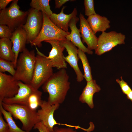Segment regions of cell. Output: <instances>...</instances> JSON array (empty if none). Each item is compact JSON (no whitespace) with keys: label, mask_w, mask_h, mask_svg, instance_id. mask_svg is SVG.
Listing matches in <instances>:
<instances>
[{"label":"cell","mask_w":132,"mask_h":132,"mask_svg":"<svg viewBox=\"0 0 132 132\" xmlns=\"http://www.w3.org/2000/svg\"><path fill=\"white\" fill-rule=\"evenodd\" d=\"M69 76L65 69L54 73L44 84L42 89L49 94L48 102L51 105L62 103L70 88Z\"/></svg>","instance_id":"cell-1"},{"label":"cell","mask_w":132,"mask_h":132,"mask_svg":"<svg viewBox=\"0 0 132 132\" xmlns=\"http://www.w3.org/2000/svg\"><path fill=\"white\" fill-rule=\"evenodd\" d=\"M36 55L35 50L29 51L26 48L21 52L17 59L16 71L13 76L17 81L30 84L35 66Z\"/></svg>","instance_id":"cell-2"},{"label":"cell","mask_w":132,"mask_h":132,"mask_svg":"<svg viewBox=\"0 0 132 132\" xmlns=\"http://www.w3.org/2000/svg\"><path fill=\"white\" fill-rule=\"evenodd\" d=\"M2 107L10 112L16 119L19 120L22 124V129L30 132L35 125L40 121L36 110L24 105L17 104H7L1 102Z\"/></svg>","instance_id":"cell-3"},{"label":"cell","mask_w":132,"mask_h":132,"mask_svg":"<svg viewBox=\"0 0 132 132\" xmlns=\"http://www.w3.org/2000/svg\"><path fill=\"white\" fill-rule=\"evenodd\" d=\"M37 55L33 77L30 84L38 89L53 74V66L47 56L40 52L35 46Z\"/></svg>","instance_id":"cell-4"},{"label":"cell","mask_w":132,"mask_h":132,"mask_svg":"<svg viewBox=\"0 0 132 132\" xmlns=\"http://www.w3.org/2000/svg\"><path fill=\"white\" fill-rule=\"evenodd\" d=\"M18 1L13 0L9 7L0 11V24L7 25L13 32L25 24L28 13L20 10Z\"/></svg>","instance_id":"cell-5"},{"label":"cell","mask_w":132,"mask_h":132,"mask_svg":"<svg viewBox=\"0 0 132 132\" xmlns=\"http://www.w3.org/2000/svg\"><path fill=\"white\" fill-rule=\"evenodd\" d=\"M42 13L43 22L42 28L37 37L30 43L31 45L40 47L42 46V42L43 41L53 40L60 41L66 40V36L70 32H65L58 28L47 15Z\"/></svg>","instance_id":"cell-6"},{"label":"cell","mask_w":132,"mask_h":132,"mask_svg":"<svg viewBox=\"0 0 132 132\" xmlns=\"http://www.w3.org/2000/svg\"><path fill=\"white\" fill-rule=\"evenodd\" d=\"M126 38L125 35L115 31L102 32L98 37L95 54L100 55L111 50L118 45L124 44Z\"/></svg>","instance_id":"cell-7"},{"label":"cell","mask_w":132,"mask_h":132,"mask_svg":"<svg viewBox=\"0 0 132 132\" xmlns=\"http://www.w3.org/2000/svg\"><path fill=\"white\" fill-rule=\"evenodd\" d=\"M28 11L26 21L22 27L27 34V44H30L37 37L41 30L43 16L42 12L32 8Z\"/></svg>","instance_id":"cell-8"},{"label":"cell","mask_w":132,"mask_h":132,"mask_svg":"<svg viewBox=\"0 0 132 132\" xmlns=\"http://www.w3.org/2000/svg\"><path fill=\"white\" fill-rule=\"evenodd\" d=\"M60 45L66 49L68 55L64 56V58L73 69L77 76V80L78 82L83 79V75L80 71L78 65L79 58L78 55V49L71 42L66 40L60 41Z\"/></svg>","instance_id":"cell-9"},{"label":"cell","mask_w":132,"mask_h":132,"mask_svg":"<svg viewBox=\"0 0 132 132\" xmlns=\"http://www.w3.org/2000/svg\"><path fill=\"white\" fill-rule=\"evenodd\" d=\"M59 106L58 104L51 105L47 101L43 100L40 106L41 109L37 111L40 121L48 128L50 132H53L55 126L58 124L54 118V115Z\"/></svg>","instance_id":"cell-10"},{"label":"cell","mask_w":132,"mask_h":132,"mask_svg":"<svg viewBox=\"0 0 132 132\" xmlns=\"http://www.w3.org/2000/svg\"><path fill=\"white\" fill-rule=\"evenodd\" d=\"M18 81L11 75L0 72V103L4 98H10L18 92Z\"/></svg>","instance_id":"cell-11"},{"label":"cell","mask_w":132,"mask_h":132,"mask_svg":"<svg viewBox=\"0 0 132 132\" xmlns=\"http://www.w3.org/2000/svg\"><path fill=\"white\" fill-rule=\"evenodd\" d=\"M60 41L53 40L45 42L50 44L52 48L47 58L51 62L53 67L60 69L67 68V64L64 58L63 52L65 48L60 44Z\"/></svg>","instance_id":"cell-12"},{"label":"cell","mask_w":132,"mask_h":132,"mask_svg":"<svg viewBox=\"0 0 132 132\" xmlns=\"http://www.w3.org/2000/svg\"><path fill=\"white\" fill-rule=\"evenodd\" d=\"M79 30L83 43H85L87 48L92 50H95L98 44V37L93 33L84 15L80 13Z\"/></svg>","instance_id":"cell-13"},{"label":"cell","mask_w":132,"mask_h":132,"mask_svg":"<svg viewBox=\"0 0 132 132\" xmlns=\"http://www.w3.org/2000/svg\"><path fill=\"white\" fill-rule=\"evenodd\" d=\"M19 88L17 93L13 97L4 98L2 102L7 104H17L27 106L30 94L36 89L30 84L18 81Z\"/></svg>","instance_id":"cell-14"},{"label":"cell","mask_w":132,"mask_h":132,"mask_svg":"<svg viewBox=\"0 0 132 132\" xmlns=\"http://www.w3.org/2000/svg\"><path fill=\"white\" fill-rule=\"evenodd\" d=\"M27 39V34L22 27L18 28L13 32L12 36L10 39L12 43V49L15 55L14 64L15 68L19 54L26 48Z\"/></svg>","instance_id":"cell-15"},{"label":"cell","mask_w":132,"mask_h":132,"mask_svg":"<svg viewBox=\"0 0 132 132\" xmlns=\"http://www.w3.org/2000/svg\"><path fill=\"white\" fill-rule=\"evenodd\" d=\"M79 19L76 16L72 18L69 25L71 30L70 33L66 36V40L71 42L78 49L85 53L89 55H92L93 52L89 49L84 45L81 39V35L79 30L77 27L76 24Z\"/></svg>","instance_id":"cell-16"},{"label":"cell","mask_w":132,"mask_h":132,"mask_svg":"<svg viewBox=\"0 0 132 132\" xmlns=\"http://www.w3.org/2000/svg\"><path fill=\"white\" fill-rule=\"evenodd\" d=\"M66 7L65 6H63L59 13H53L49 17L51 20L58 28L65 32H68L69 22L72 18L76 16L77 11L76 8H75L70 14H65L64 11Z\"/></svg>","instance_id":"cell-17"},{"label":"cell","mask_w":132,"mask_h":132,"mask_svg":"<svg viewBox=\"0 0 132 132\" xmlns=\"http://www.w3.org/2000/svg\"><path fill=\"white\" fill-rule=\"evenodd\" d=\"M101 88L96 80L92 79L87 82V84L80 95L79 100L82 103H86L91 109L94 107L93 96L96 93L99 92Z\"/></svg>","instance_id":"cell-18"},{"label":"cell","mask_w":132,"mask_h":132,"mask_svg":"<svg viewBox=\"0 0 132 132\" xmlns=\"http://www.w3.org/2000/svg\"><path fill=\"white\" fill-rule=\"evenodd\" d=\"M87 20L95 34L98 32H105L110 27V22L108 19L97 14L88 17Z\"/></svg>","instance_id":"cell-19"},{"label":"cell","mask_w":132,"mask_h":132,"mask_svg":"<svg viewBox=\"0 0 132 132\" xmlns=\"http://www.w3.org/2000/svg\"><path fill=\"white\" fill-rule=\"evenodd\" d=\"M12 43L9 38L0 39V58L11 61L14 63L15 55L12 47Z\"/></svg>","instance_id":"cell-20"},{"label":"cell","mask_w":132,"mask_h":132,"mask_svg":"<svg viewBox=\"0 0 132 132\" xmlns=\"http://www.w3.org/2000/svg\"><path fill=\"white\" fill-rule=\"evenodd\" d=\"M50 0H32L30 5L32 8L36 10L46 14L48 17L53 12L49 4Z\"/></svg>","instance_id":"cell-21"},{"label":"cell","mask_w":132,"mask_h":132,"mask_svg":"<svg viewBox=\"0 0 132 132\" xmlns=\"http://www.w3.org/2000/svg\"><path fill=\"white\" fill-rule=\"evenodd\" d=\"M85 53L78 49V56L82 62L84 72L83 77L87 82L91 81L93 79L91 68Z\"/></svg>","instance_id":"cell-22"},{"label":"cell","mask_w":132,"mask_h":132,"mask_svg":"<svg viewBox=\"0 0 132 132\" xmlns=\"http://www.w3.org/2000/svg\"><path fill=\"white\" fill-rule=\"evenodd\" d=\"M0 111L2 113L8 124L10 132H31L25 131L20 128L13 119L12 114L3 108L1 103H0Z\"/></svg>","instance_id":"cell-23"},{"label":"cell","mask_w":132,"mask_h":132,"mask_svg":"<svg viewBox=\"0 0 132 132\" xmlns=\"http://www.w3.org/2000/svg\"><path fill=\"white\" fill-rule=\"evenodd\" d=\"M42 93L38 89H36L30 95L28 99L27 106L35 110L40 107L43 100L41 99Z\"/></svg>","instance_id":"cell-24"},{"label":"cell","mask_w":132,"mask_h":132,"mask_svg":"<svg viewBox=\"0 0 132 132\" xmlns=\"http://www.w3.org/2000/svg\"><path fill=\"white\" fill-rule=\"evenodd\" d=\"M15 71V67L13 62L0 58V72H7L13 76Z\"/></svg>","instance_id":"cell-25"},{"label":"cell","mask_w":132,"mask_h":132,"mask_svg":"<svg viewBox=\"0 0 132 132\" xmlns=\"http://www.w3.org/2000/svg\"><path fill=\"white\" fill-rule=\"evenodd\" d=\"M84 4L85 8V13L88 17L97 14L94 8L93 0H84Z\"/></svg>","instance_id":"cell-26"},{"label":"cell","mask_w":132,"mask_h":132,"mask_svg":"<svg viewBox=\"0 0 132 132\" xmlns=\"http://www.w3.org/2000/svg\"><path fill=\"white\" fill-rule=\"evenodd\" d=\"M13 32L7 25L0 24V38L10 39L12 36Z\"/></svg>","instance_id":"cell-27"},{"label":"cell","mask_w":132,"mask_h":132,"mask_svg":"<svg viewBox=\"0 0 132 132\" xmlns=\"http://www.w3.org/2000/svg\"><path fill=\"white\" fill-rule=\"evenodd\" d=\"M121 80L117 79L116 81L119 84L123 93L127 95L132 90L127 83L123 80L122 77H121Z\"/></svg>","instance_id":"cell-28"},{"label":"cell","mask_w":132,"mask_h":132,"mask_svg":"<svg viewBox=\"0 0 132 132\" xmlns=\"http://www.w3.org/2000/svg\"><path fill=\"white\" fill-rule=\"evenodd\" d=\"M2 115L0 111V132H10L8 124L4 120Z\"/></svg>","instance_id":"cell-29"},{"label":"cell","mask_w":132,"mask_h":132,"mask_svg":"<svg viewBox=\"0 0 132 132\" xmlns=\"http://www.w3.org/2000/svg\"><path fill=\"white\" fill-rule=\"evenodd\" d=\"M33 128L37 129L39 132H50L48 128L41 121L36 124Z\"/></svg>","instance_id":"cell-30"},{"label":"cell","mask_w":132,"mask_h":132,"mask_svg":"<svg viewBox=\"0 0 132 132\" xmlns=\"http://www.w3.org/2000/svg\"><path fill=\"white\" fill-rule=\"evenodd\" d=\"M53 132H77L76 130L70 128H59L55 126L53 129Z\"/></svg>","instance_id":"cell-31"},{"label":"cell","mask_w":132,"mask_h":132,"mask_svg":"<svg viewBox=\"0 0 132 132\" xmlns=\"http://www.w3.org/2000/svg\"><path fill=\"white\" fill-rule=\"evenodd\" d=\"M75 0H55V8H60L66 2L69 1H73Z\"/></svg>","instance_id":"cell-32"},{"label":"cell","mask_w":132,"mask_h":132,"mask_svg":"<svg viewBox=\"0 0 132 132\" xmlns=\"http://www.w3.org/2000/svg\"><path fill=\"white\" fill-rule=\"evenodd\" d=\"M13 0H0V10L1 11L5 9L7 5Z\"/></svg>","instance_id":"cell-33"},{"label":"cell","mask_w":132,"mask_h":132,"mask_svg":"<svg viewBox=\"0 0 132 132\" xmlns=\"http://www.w3.org/2000/svg\"><path fill=\"white\" fill-rule=\"evenodd\" d=\"M126 95L127 98L130 100L132 102V90L128 94Z\"/></svg>","instance_id":"cell-34"}]
</instances>
